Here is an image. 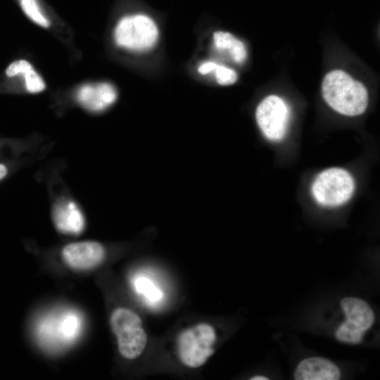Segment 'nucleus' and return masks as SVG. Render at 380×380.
I'll list each match as a JSON object with an SVG mask.
<instances>
[{"instance_id": "nucleus-1", "label": "nucleus", "mask_w": 380, "mask_h": 380, "mask_svg": "<svg viewBox=\"0 0 380 380\" xmlns=\"http://www.w3.org/2000/svg\"><path fill=\"white\" fill-rule=\"evenodd\" d=\"M322 94L331 108L344 115H361L367 107L366 87L341 70H332L325 75L322 84Z\"/></svg>"}, {"instance_id": "nucleus-2", "label": "nucleus", "mask_w": 380, "mask_h": 380, "mask_svg": "<svg viewBox=\"0 0 380 380\" xmlns=\"http://www.w3.org/2000/svg\"><path fill=\"white\" fill-rule=\"evenodd\" d=\"M113 36L118 47L129 52L143 53L155 46L159 30L148 15L136 13L122 17L114 27Z\"/></svg>"}, {"instance_id": "nucleus-3", "label": "nucleus", "mask_w": 380, "mask_h": 380, "mask_svg": "<svg viewBox=\"0 0 380 380\" xmlns=\"http://www.w3.org/2000/svg\"><path fill=\"white\" fill-rule=\"evenodd\" d=\"M217 334L214 327L200 322L182 331L176 341L177 354L186 367H202L215 353Z\"/></svg>"}, {"instance_id": "nucleus-4", "label": "nucleus", "mask_w": 380, "mask_h": 380, "mask_svg": "<svg viewBox=\"0 0 380 380\" xmlns=\"http://www.w3.org/2000/svg\"><path fill=\"white\" fill-rule=\"evenodd\" d=\"M110 325L117 338L118 351L127 360H134L144 352L147 334L139 315L124 307L115 309L110 317Z\"/></svg>"}, {"instance_id": "nucleus-5", "label": "nucleus", "mask_w": 380, "mask_h": 380, "mask_svg": "<svg viewBox=\"0 0 380 380\" xmlns=\"http://www.w3.org/2000/svg\"><path fill=\"white\" fill-rule=\"evenodd\" d=\"M355 191L351 175L344 169L331 167L320 172L311 186L317 203L325 207H336L346 203Z\"/></svg>"}, {"instance_id": "nucleus-6", "label": "nucleus", "mask_w": 380, "mask_h": 380, "mask_svg": "<svg viewBox=\"0 0 380 380\" xmlns=\"http://www.w3.org/2000/svg\"><path fill=\"white\" fill-rule=\"evenodd\" d=\"M56 315L42 319L37 327L39 339L46 346L70 344L82 330V317L77 312L66 310Z\"/></svg>"}, {"instance_id": "nucleus-7", "label": "nucleus", "mask_w": 380, "mask_h": 380, "mask_svg": "<svg viewBox=\"0 0 380 380\" xmlns=\"http://www.w3.org/2000/svg\"><path fill=\"white\" fill-rule=\"evenodd\" d=\"M289 110L284 101L276 95L265 97L258 104L255 119L258 127L270 141L281 140L286 131Z\"/></svg>"}, {"instance_id": "nucleus-8", "label": "nucleus", "mask_w": 380, "mask_h": 380, "mask_svg": "<svg viewBox=\"0 0 380 380\" xmlns=\"http://www.w3.org/2000/svg\"><path fill=\"white\" fill-rule=\"evenodd\" d=\"M61 255L68 267L77 270H87L96 267L103 261L106 251L99 242L86 241L65 246Z\"/></svg>"}, {"instance_id": "nucleus-9", "label": "nucleus", "mask_w": 380, "mask_h": 380, "mask_svg": "<svg viewBox=\"0 0 380 380\" xmlns=\"http://www.w3.org/2000/svg\"><path fill=\"white\" fill-rule=\"evenodd\" d=\"M75 95L77 102L83 108L99 113L114 104L118 98V91L110 82H87L77 88Z\"/></svg>"}, {"instance_id": "nucleus-10", "label": "nucleus", "mask_w": 380, "mask_h": 380, "mask_svg": "<svg viewBox=\"0 0 380 380\" xmlns=\"http://www.w3.org/2000/svg\"><path fill=\"white\" fill-rule=\"evenodd\" d=\"M52 215L55 227L62 234L77 235L84 229V216L77 204L72 200L58 201Z\"/></svg>"}, {"instance_id": "nucleus-11", "label": "nucleus", "mask_w": 380, "mask_h": 380, "mask_svg": "<svg viewBox=\"0 0 380 380\" xmlns=\"http://www.w3.org/2000/svg\"><path fill=\"white\" fill-rule=\"evenodd\" d=\"M340 376L339 369L334 362L319 357L303 360L294 373L296 380H337Z\"/></svg>"}, {"instance_id": "nucleus-12", "label": "nucleus", "mask_w": 380, "mask_h": 380, "mask_svg": "<svg viewBox=\"0 0 380 380\" xmlns=\"http://www.w3.org/2000/svg\"><path fill=\"white\" fill-rule=\"evenodd\" d=\"M341 306L346 321L365 331L374 320V314L369 304L362 299L346 297L341 300Z\"/></svg>"}, {"instance_id": "nucleus-13", "label": "nucleus", "mask_w": 380, "mask_h": 380, "mask_svg": "<svg viewBox=\"0 0 380 380\" xmlns=\"http://www.w3.org/2000/svg\"><path fill=\"white\" fill-rule=\"evenodd\" d=\"M6 74L9 77L22 75L25 88L30 94L42 92L46 87V82L41 75L34 69L32 63L25 59L12 62L6 69Z\"/></svg>"}, {"instance_id": "nucleus-14", "label": "nucleus", "mask_w": 380, "mask_h": 380, "mask_svg": "<svg viewBox=\"0 0 380 380\" xmlns=\"http://www.w3.org/2000/svg\"><path fill=\"white\" fill-rule=\"evenodd\" d=\"M213 40L214 49L227 54L234 62L241 64L246 59L247 51L244 44L232 34L217 31L213 34Z\"/></svg>"}, {"instance_id": "nucleus-15", "label": "nucleus", "mask_w": 380, "mask_h": 380, "mask_svg": "<svg viewBox=\"0 0 380 380\" xmlns=\"http://www.w3.org/2000/svg\"><path fill=\"white\" fill-rule=\"evenodd\" d=\"M198 72L202 75L213 74L216 82L223 86L230 85L237 80L236 72L215 61H205L198 67Z\"/></svg>"}, {"instance_id": "nucleus-16", "label": "nucleus", "mask_w": 380, "mask_h": 380, "mask_svg": "<svg viewBox=\"0 0 380 380\" xmlns=\"http://www.w3.org/2000/svg\"><path fill=\"white\" fill-rule=\"evenodd\" d=\"M18 2L24 14L33 23L44 29L51 26V21L38 0H18Z\"/></svg>"}, {"instance_id": "nucleus-17", "label": "nucleus", "mask_w": 380, "mask_h": 380, "mask_svg": "<svg viewBox=\"0 0 380 380\" xmlns=\"http://www.w3.org/2000/svg\"><path fill=\"white\" fill-rule=\"evenodd\" d=\"M135 291L143 295L148 303H154L163 298V291L148 277L137 275L133 279Z\"/></svg>"}, {"instance_id": "nucleus-18", "label": "nucleus", "mask_w": 380, "mask_h": 380, "mask_svg": "<svg viewBox=\"0 0 380 380\" xmlns=\"http://www.w3.org/2000/svg\"><path fill=\"white\" fill-rule=\"evenodd\" d=\"M364 334L365 331L346 321L341 324L335 336L341 342L355 344L361 341Z\"/></svg>"}, {"instance_id": "nucleus-19", "label": "nucleus", "mask_w": 380, "mask_h": 380, "mask_svg": "<svg viewBox=\"0 0 380 380\" xmlns=\"http://www.w3.org/2000/svg\"><path fill=\"white\" fill-rule=\"evenodd\" d=\"M6 167L4 165L0 164V180L6 176Z\"/></svg>"}, {"instance_id": "nucleus-20", "label": "nucleus", "mask_w": 380, "mask_h": 380, "mask_svg": "<svg viewBox=\"0 0 380 380\" xmlns=\"http://www.w3.org/2000/svg\"><path fill=\"white\" fill-rule=\"evenodd\" d=\"M251 380H268L269 379L263 376H255L251 378Z\"/></svg>"}]
</instances>
